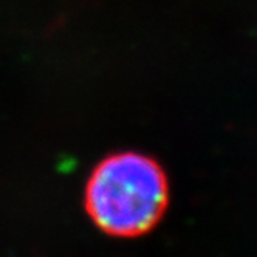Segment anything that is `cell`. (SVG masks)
I'll use <instances>...</instances> for the list:
<instances>
[{"label": "cell", "instance_id": "6da1fadb", "mask_svg": "<svg viewBox=\"0 0 257 257\" xmlns=\"http://www.w3.org/2000/svg\"><path fill=\"white\" fill-rule=\"evenodd\" d=\"M84 206L93 225L107 235H144L160 223L169 206L168 175L148 155L112 154L88 177Z\"/></svg>", "mask_w": 257, "mask_h": 257}]
</instances>
